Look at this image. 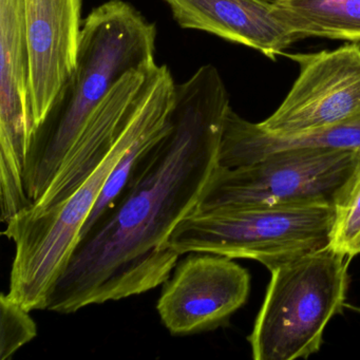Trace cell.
Listing matches in <instances>:
<instances>
[{
    "label": "cell",
    "instance_id": "cell-8",
    "mask_svg": "<svg viewBox=\"0 0 360 360\" xmlns=\"http://www.w3.org/2000/svg\"><path fill=\"white\" fill-rule=\"evenodd\" d=\"M299 75L277 110L259 127L278 136H296L360 115V43L311 53H284Z\"/></svg>",
    "mask_w": 360,
    "mask_h": 360
},
{
    "label": "cell",
    "instance_id": "cell-11",
    "mask_svg": "<svg viewBox=\"0 0 360 360\" xmlns=\"http://www.w3.org/2000/svg\"><path fill=\"white\" fill-rule=\"evenodd\" d=\"M183 29L252 48L269 60L299 41L265 0H163Z\"/></svg>",
    "mask_w": 360,
    "mask_h": 360
},
{
    "label": "cell",
    "instance_id": "cell-7",
    "mask_svg": "<svg viewBox=\"0 0 360 360\" xmlns=\"http://www.w3.org/2000/svg\"><path fill=\"white\" fill-rule=\"evenodd\" d=\"M33 136L24 0H0V207L5 224L32 206L26 169Z\"/></svg>",
    "mask_w": 360,
    "mask_h": 360
},
{
    "label": "cell",
    "instance_id": "cell-4",
    "mask_svg": "<svg viewBox=\"0 0 360 360\" xmlns=\"http://www.w3.org/2000/svg\"><path fill=\"white\" fill-rule=\"evenodd\" d=\"M351 259L330 245L271 271L248 340L255 360H295L319 352L326 326L342 313Z\"/></svg>",
    "mask_w": 360,
    "mask_h": 360
},
{
    "label": "cell",
    "instance_id": "cell-12",
    "mask_svg": "<svg viewBox=\"0 0 360 360\" xmlns=\"http://www.w3.org/2000/svg\"><path fill=\"white\" fill-rule=\"evenodd\" d=\"M288 150H351L360 153V115L342 123L296 136L267 134L240 117L233 109L225 122L219 165L226 168L250 165L271 153Z\"/></svg>",
    "mask_w": 360,
    "mask_h": 360
},
{
    "label": "cell",
    "instance_id": "cell-17",
    "mask_svg": "<svg viewBox=\"0 0 360 360\" xmlns=\"http://www.w3.org/2000/svg\"><path fill=\"white\" fill-rule=\"evenodd\" d=\"M358 311H360V309H358Z\"/></svg>",
    "mask_w": 360,
    "mask_h": 360
},
{
    "label": "cell",
    "instance_id": "cell-10",
    "mask_svg": "<svg viewBox=\"0 0 360 360\" xmlns=\"http://www.w3.org/2000/svg\"><path fill=\"white\" fill-rule=\"evenodd\" d=\"M83 0H24L34 134L75 72Z\"/></svg>",
    "mask_w": 360,
    "mask_h": 360
},
{
    "label": "cell",
    "instance_id": "cell-9",
    "mask_svg": "<svg viewBox=\"0 0 360 360\" xmlns=\"http://www.w3.org/2000/svg\"><path fill=\"white\" fill-rule=\"evenodd\" d=\"M250 292V273L233 259L191 252L164 283L158 313L174 336L199 334L226 324Z\"/></svg>",
    "mask_w": 360,
    "mask_h": 360
},
{
    "label": "cell",
    "instance_id": "cell-2",
    "mask_svg": "<svg viewBox=\"0 0 360 360\" xmlns=\"http://www.w3.org/2000/svg\"><path fill=\"white\" fill-rule=\"evenodd\" d=\"M155 25L124 0H109L86 18L75 72L31 143L26 187L32 206L60 176L113 86L129 71L155 64Z\"/></svg>",
    "mask_w": 360,
    "mask_h": 360
},
{
    "label": "cell",
    "instance_id": "cell-13",
    "mask_svg": "<svg viewBox=\"0 0 360 360\" xmlns=\"http://www.w3.org/2000/svg\"><path fill=\"white\" fill-rule=\"evenodd\" d=\"M275 13L297 39L360 43V0H276Z\"/></svg>",
    "mask_w": 360,
    "mask_h": 360
},
{
    "label": "cell",
    "instance_id": "cell-16",
    "mask_svg": "<svg viewBox=\"0 0 360 360\" xmlns=\"http://www.w3.org/2000/svg\"><path fill=\"white\" fill-rule=\"evenodd\" d=\"M265 1H267V3L274 4V3H275L276 0H265Z\"/></svg>",
    "mask_w": 360,
    "mask_h": 360
},
{
    "label": "cell",
    "instance_id": "cell-15",
    "mask_svg": "<svg viewBox=\"0 0 360 360\" xmlns=\"http://www.w3.org/2000/svg\"><path fill=\"white\" fill-rule=\"evenodd\" d=\"M37 328L30 311L10 298L0 296V359L11 358L20 347L37 337Z\"/></svg>",
    "mask_w": 360,
    "mask_h": 360
},
{
    "label": "cell",
    "instance_id": "cell-5",
    "mask_svg": "<svg viewBox=\"0 0 360 360\" xmlns=\"http://www.w3.org/2000/svg\"><path fill=\"white\" fill-rule=\"evenodd\" d=\"M332 204L248 206L193 212L172 231L168 248L258 261L269 271L330 245Z\"/></svg>",
    "mask_w": 360,
    "mask_h": 360
},
{
    "label": "cell",
    "instance_id": "cell-3",
    "mask_svg": "<svg viewBox=\"0 0 360 360\" xmlns=\"http://www.w3.org/2000/svg\"><path fill=\"white\" fill-rule=\"evenodd\" d=\"M176 88L169 68L159 65L134 115L90 176L64 201L37 214L22 212L6 224L3 235L15 245L8 296L27 311L47 309L50 294L70 260L109 176L143 132L169 119Z\"/></svg>",
    "mask_w": 360,
    "mask_h": 360
},
{
    "label": "cell",
    "instance_id": "cell-1",
    "mask_svg": "<svg viewBox=\"0 0 360 360\" xmlns=\"http://www.w3.org/2000/svg\"><path fill=\"white\" fill-rule=\"evenodd\" d=\"M229 91L214 65L176 85L165 134L139 160L110 207L82 233L47 311L77 313L165 283L180 255L168 248L219 165Z\"/></svg>",
    "mask_w": 360,
    "mask_h": 360
},
{
    "label": "cell",
    "instance_id": "cell-6",
    "mask_svg": "<svg viewBox=\"0 0 360 360\" xmlns=\"http://www.w3.org/2000/svg\"><path fill=\"white\" fill-rule=\"evenodd\" d=\"M358 151L288 150L250 165H218L193 212L248 206L332 204Z\"/></svg>",
    "mask_w": 360,
    "mask_h": 360
},
{
    "label": "cell",
    "instance_id": "cell-14",
    "mask_svg": "<svg viewBox=\"0 0 360 360\" xmlns=\"http://www.w3.org/2000/svg\"><path fill=\"white\" fill-rule=\"evenodd\" d=\"M330 246L349 259L360 255V153L333 201Z\"/></svg>",
    "mask_w": 360,
    "mask_h": 360
}]
</instances>
